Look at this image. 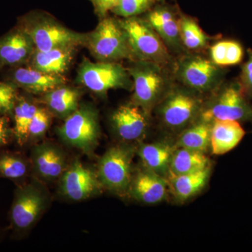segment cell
<instances>
[{"mask_svg":"<svg viewBox=\"0 0 252 252\" xmlns=\"http://www.w3.org/2000/svg\"><path fill=\"white\" fill-rule=\"evenodd\" d=\"M125 31L132 56L164 67L170 63L171 56L167 46L147 20L133 17L120 21Z\"/></svg>","mask_w":252,"mask_h":252,"instance_id":"6da1fadb","label":"cell"},{"mask_svg":"<svg viewBox=\"0 0 252 252\" xmlns=\"http://www.w3.org/2000/svg\"><path fill=\"white\" fill-rule=\"evenodd\" d=\"M199 118L205 122L216 120L252 123V105L239 82H232L220 89L215 97L202 107Z\"/></svg>","mask_w":252,"mask_h":252,"instance_id":"7a4b0ae2","label":"cell"},{"mask_svg":"<svg viewBox=\"0 0 252 252\" xmlns=\"http://www.w3.org/2000/svg\"><path fill=\"white\" fill-rule=\"evenodd\" d=\"M157 105L162 125L174 132H182L198 119L203 102L190 91L175 89L167 93Z\"/></svg>","mask_w":252,"mask_h":252,"instance_id":"3957f363","label":"cell"},{"mask_svg":"<svg viewBox=\"0 0 252 252\" xmlns=\"http://www.w3.org/2000/svg\"><path fill=\"white\" fill-rule=\"evenodd\" d=\"M135 148L121 144L108 149L98 164L99 180L104 188L114 193L124 195L128 193L132 179V162Z\"/></svg>","mask_w":252,"mask_h":252,"instance_id":"277c9868","label":"cell"},{"mask_svg":"<svg viewBox=\"0 0 252 252\" xmlns=\"http://www.w3.org/2000/svg\"><path fill=\"white\" fill-rule=\"evenodd\" d=\"M91 52L105 62L133 57L120 21L104 18L86 39Z\"/></svg>","mask_w":252,"mask_h":252,"instance_id":"5b68a950","label":"cell"},{"mask_svg":"<svg viewBox=\"0 0 252 252\" xmlns=\"http://www.w3.org/2000/svg\"><path fill=\"white\" fill-rule=\"evenodd\" d=\"M134 80V104L149 114L166 94L167 82L162 67L156 63L142 61L128 69Z\"/></svg>","mask_w":252,"mask_h":252,"instance_id":"8992f818","label":"cell"},{"mask_svg":"<svg viewBox=\"0 0 252 252\" xmlns=\"http://www.w3.org/2000/svg\"><path fill=\"white\" fill-rule=\"evenodd\" d=\"M66 143L89 153L98 142L99 126L97 114L89 107H81L68 116L59 129Z\"/></svg>","mask_w":252,"mask_h":252,"instance_id":"52a82bcc","label":"cell"},{"mask_svg":"<svg viewBox=\"0 0 252 252\" xmlns=\"http://www.w3.org/2000/svg\"><path fill=\"white\" fill-rule=\"evenodd\" d=\"M212 61L202 56H185L177 63L176 75L190 90L205 93L217 89L223 72Z\"/></svg>","mask_w":252,"mask_h":252,"instance_id":"ba28073f","label":"cell"},{"mask_svg":"<svg viewBox=\"0 0 252 252\" xmlns=\"http://www.w3.org/2000/svg\"><path fill=\"white\" fill-rule=\"evenodd\" d=\"M129 73L120 64L114 62L99 63L86 61L79 69V80L86 87L97 94L110 89L130 87Z\"/></svg>","mask_w":252,"mask_h":252,"instance_id":"9c48e42d","label":"cell"},{"mask_svg":"<svg viewBox=\"0 0 252 252\" xmlns=\"http://www.w3.org/2000/svg\"><path fill=\"white\" fill-rule=\"evenodd\" d=\"M33 23L26 32L37 51L72 47L86 41V36L69 31L51 18H40Z\"/></svg>","mask_w":252,"mask_h":252,"instance_id":"30bf717a","label":"cell"},{"mask_svg":"<svg viewBox=\"0 0 252 252\" xmlns=\"http://www.w3.org/2000/svg\"><path fill=\"white\" fill-rule=\"evenodd\" d=\"M45 202L44 194L35 186H20L10 211L14 229L21 232L31 228L44 210Z\"/></svg>","mask_w":252,"mask_h":252,"instance_id":"8fae6325","label":"cell"},{"mask_svg":"<svg viewBox=\"0 0 252 252\" xmlns=\"http://www.w3.org/2000/svg\"><path fill=\"white\" fill-rule=\"evenodd\" d=\"M104 188L97 173L76 160L64 172L61 189L63 195L75 201L86 200L101 193Z\"/></svg>","mask_w":252,"mask_h":252,"instance_id":"7c38bea8","label":"cell"},{"mask_svg":"<svg viewBox=\"0 0 252 252\" xmlns=\"http://www.w3.org/2000/svg\"><path fill=\"white\" fill-rule=\"evenodd\" d=\"M147 114L135 104L121 106L112 114L113 127L118 136L125 142L140 140L149 127Z\"/></svg>","mask_w":252,"mask_h":252,"instance_id":"4fadbf2b","label":"cell"},{"mask_svg":"<svg viewBox=\"0 0 252 252\" xmlns=\"http://www.w3.org/2000/svg\"><path fill=\"white\" fill-rule=\"evenodd\" d=\"M168 189L166 177L143 167L132 176L128 193L140 203L153 205L165 199Z\"/></svg>","mask_w":252,"mask_h":252,"instance_id":"5bb4252c","label":"cell"},{"mask_svg":"<svg viewBox=\"0 0 252 252\" xmlns=\"http://www.w3.org/2000/svg\"><path fill=\"white\" fill-rule=\"evenodd\" d=\"M147 21L167 48L179 51L184 47L181 39L180 18L168 6H159L152 10L147 16Z\"/></svg>","mask_w":252,"mask_h":252,"instance_id":"9a60e30c","label":"cell"},{"mask_svg":"<svg viewBox=\"0 0 252 252\" xmlns=\"http://www.w3.org/2000/svg\"><path fill=\"white\" fill-rule=\"evenodd\" d=\"M32 161L36 174L46 180L59 178L65 169L64 154L54 144H42L34 147Z\"/></svg>","mask_w":252,"mask_h":252,"instance_id":"2e32d148","label":"cell"},{"mask_svg":"<svg viewBox=\"0 0 252 252\" xmlns=\"http://www.w3.org/2000/svg\"><path fill=\"white\" fill-rule=\"evenodd\" d=\"M245 135L240 122L216 120L212 123L210 149L215 155H223L233 150Z\"/></svg>","mask_w":252,"mask_h":252,"instance_id":"e0dca14e","label":"cell"},{"mask_svg":"<svg viewBox=\"0 0 252 252\" xmlns=\"http://www.w3.org/2000/svg\"><path fill=\"white\" fill-rule=\"evenodd\" d=\"M211 167L191 173L172 176L167 178L168 189L178 202H185L200 193L207 185Z\"/></svg>","mask_w":252,"mask_h":252,"instance_id":"ac0fdd59","label":"cell"},{"mask_svg":"<svg viewBox=\"0 0 252 252\" xmlns=\"http://www.w3.org/2000/svg\"><path fill=\"white\" fill-rule=\"evenodd\" d=\"M175 149V144L167 142H154L141 146L137 154L144 167L167 178Z\"/></svg>","mask_w":252,"mask_h":252,"instance_id":"d6986e66","label":"cell"},{"mask_svg":"<svg viewBox=\"0 0 252 252\" xmlns=\"http://www.w3.org/2000/svg\"><path fill=\"white\" fill-rule=\"evenodd\" d=\"M34 43L25 32H16L0 39V62L15 65L31 56Z\"/></svg>","mask_w":252,"mask_h":252,"instance_id":"ffe728a7","label":"cell"},{"mask_svg":"<svg viewBox=\"0 0 252 252\" xmlns=\"http://www.w3.org/2000/svg\"><path fill=\"white\" fill-rule=\"evenodd\" d=\"M14 76L18 85L33 94L49 92L63 85L65 81L61 74H47L34 68H20Z\"/></svg>","mask_w":252,"mask_h":252,"instance_id":"44dd1931","label":"cell"},{"mask_svg":"<svg viewBox=\"0 0 252 252\" xmlns=\"http://www.w3.org/2000/svg\"><path fill=\"white\" fill-rule=\"evenodd\" d=\"M212 123L198 118L180 132L176 147L190 149L206 154L210 149Z\"/></svg>","mask_w":252,"mask_h":252,"instance_id":"7402d4cb","label":"cell"},{"mask_svg":"<svg viewBox=\"0 0 252 252\" xmlns=\"http://www.w3.org/2000/svg\"><path fill=\"white\" fill-rule=\"evenodd\" d=\"M72 52V47L59 48L47 51L36 50L33 57V68L47 74H63L70 64Z\"/></svg>","mask_w":252,"mask_h":252,"instance_id":"603a6c76","label":"cell"},{"mask_svg":"<svg viewBox=\"0 0 252 252\" xmlns=\"http://www.w3.org/2000/svg\"><path fill=\"white\" fill-rule=\"evenodd\" d=\"M210 166V159L205 153L176 147L172 154L167 178L172 176L200 171Z\"/></svg>","mask_w":252,"mask_h":252,"instance_id":"cb8c5ba5","label":"cell"},{"mask_svg":"<svg viewBox=\"0 0 252 252\" xmlns=\"http://www.w3.org/2000/svg\"><path fill=\"white\" fill-rule=\"evenodd\" d=\"M79 94L69 88L59 87L47 93L46 103L54 114L64 117L72 114L78 109Z\"/></svg>","mask_w":252,"mask_h":252,"instance_id":"d4e9b609","label":"cell"},{"mask_svg":"<svg viewBox=\"0 0 252 252\" xmlns=\"http://www.w3.org/2000/svg\"><path fill=\"white\" fill-rule=\"evenodd\" d=\"M37 107L28 99H16L14 108L15 139L20 146L24 145L29 138V128L32 119Z\"/></svg>","mask_w":252,"mask_h":252,"instance_id":"484cf974","label":"cell"},{"mask_svg":"<svg viewBox=\"0 0 252 252\" xmlns=\"http://www.w3.org/2000/svg\"><path fill=\"white\" fill-rule=\"evenodd\" d=\"M180 30L182 44L190 51L205 49L208 44V36L204 32L196 21L190 16L180 18Z\"/></svg>","mask_w":252,"mask_h":252,"instance_id":"4316f807","label":"cell"},{"mask_svg":"<svg viewBox=\"0 0 252 252\" xmlns=\"http://www.w3.org/2000/svg\"><path fill=\"white\" fill-rule=\"evenodd\" d=\"M29 172V164L20 154L3 152L0 153V177L18 182Z\"/></svg>","mask_w":252,"mask_h":252,"instance_id":"83f0119b","label":"cell"},{"mask_svg":"<svg viewBox=\"0 0 252 252\" xmlns=\"http://www.w3.org/2000/svg\"><path fill=\"white\" fill-rule=\"evenodd\" d=\"M154 1L155 0H120L112 11L124 18L133 17L149 9Z\"/></svg>","mask_w":252,"mask_h":252,"instance_id":"f1b7e54d","label":"cell"},{"mask_svg":"<svg viewBox=\"0 0 252 252\" xmlns=\"http://www.w3.org/2000/svg\"><path fill=\"white\" fill-rule=\"evenodd\" d=\"M50 117L49 113L43 108L36 109L35 114L32 119L29 128L30 137H40L44 135L49 126Z\"/></svg>","mask_w":252,"mask_h":252,"instance_id":"f546056e","label":"cell"},{"mask_svg":"<svg viewBox=\"0 0 252 252\" xmlns=\"http://www.w3.org/2000/svg\"><path fill=\"white\" fill-rule=\"evenodd\" d=\"M16 99V91L14 86L0 83V114L13 112Z\"/></svg>","mask_w":252,"mask_h":252,"instance_id":"4dcf8cb0","label":"cell"},{"mask_svg":"<svg viewBox=\"0 0 252 252\" xmlns=\"http://www.w3.org/2000/svg\"><path fill=\"white\" fill-rule=\"evenodd\" d=\"M242 90L248 98H252V51H248V59L242 66L240 81Z\"/></svg>","mask_w":252,"mask_h":252,"instance_id":"1f68e13d","label":"cell"},{"mask_svg":"<svg viewBox=\"0 0 252 252\" xmlns=\"http://www.w3.org/2000/svg\"><path fill=\"white\" fill-rule=\"evenodd\" d=\"M244 57V50L241 44L238 41L228 40L225 66H233L242 62Z\"/></svg>","mask_w":252,"mask_h":252,"instance_id":"d6a6232c","label":"cell"},{"mask_svg":"<svg viewBox=\"0 0 252 252\" xmlns=\"http://www.w3.org/2000/svg\"><path fill=\"white\" fill-rule=\"evenodd\" d=\"M227 43L228 40L218 41L210 49V57H211L212 62L219 67H225Z\"/></svg>","mask_w":252,"mask_h":252,"instance_id":"836d02e7","label":"cell"},{"mask_svg":"<svg viewBox=\"0 0 252 252\" xmlns=\"http://www.w3.org/2000/svg\"><path fill=\"white\" fill-rule=\"evenodd\" d=\"M94 5L96 13L100 16H104L109 11L115 7L120 0H90Z\"/></svg>","mask_w":252,"mask_h":252,"instance_id":"e575fe53","label":"cell"},{"mask_svg":"<svg viewBox=\"0 0 252 252\" xmlns=\"http://www.w3.org/2000/svg\"><path fill=\"white\" fill-rule=\"evenodd\" d=\"M10 130L6 119L0 116V148L9 143Z\"/></svg>","mask_w":252,"mask_h":252,"instance_id":"d590c367","label":"cell"}]
</instances>
